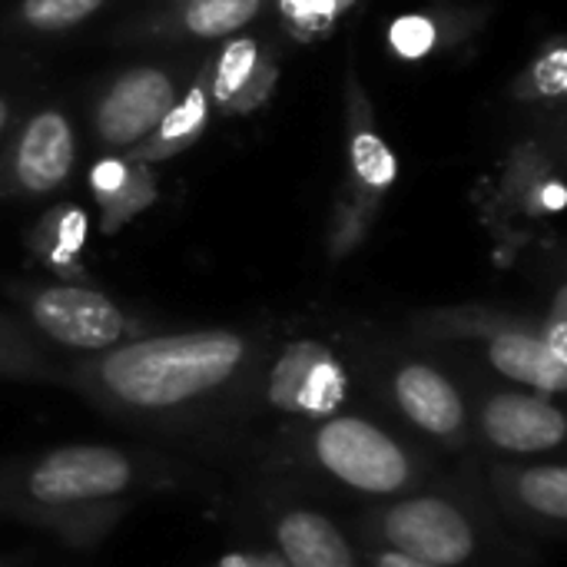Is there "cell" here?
<instances>
[{
	"label": "cell",
	"mask_w": 567,
	"mask_h": 567,
	"mask_svg": "<svg viewBox=\"0 0 567 567\" xmlns=\"http://www.w3.org/2000/svg\"><path fill=\"white\" fill-rule=\"evenodd\" d=\"M249 342L226 329L153 336L110 349L96 369V389L116 405L163 412L223 389L246 362Z\"/></svg>",
	"instance_id": "6da1fadb"
},
{
	"label": "cell",
	"mask_w": 567,
	"mask_h": 567,
	"mask_svg": "<svg viewBox=\"0 0 567 567\" xmlns=\"http://www.w3.org/2000/svg\"><path fill=\"white\" fill-rule=\"evenodd\" d=\"M316 458L332 478L365 495H395L412 478V462L402 445L355 415L329 419L316 432Z\"/></svg>",
	"instance_id": "7a4b0ae2"
},
{
	"label": "cell",
	"mask_w": 567,
	"mask_h": 567,
	"mask_svg": "<svg viewBox=\"0 0 567 567\" xmlns=\"http://www.w3.org/2000/svg\"><path fill=\"white\" fill-rule=\"evenodd\" d=\"M133 482V462L106 445H66L43 455L27 475V495L43 508H73L116 498Z\"/></svg>",
	"instance_id": "3957f363"
},
{
	"label": "cell",
	"mask_w": 567,
	"mask_h": 567,
	"mask_svg": "<svg viewBox=\"0 0 567 567\" xmlns=\"http://www.w3.org/2000/svg\"><path fill=\"white\" fill-rule=\"evenodd\" d=\"M382 538L392 551L435 567L465 565L475 551L468 515L445 498H409L382 515Z\"/></svg>",
	"instance_id": "277c9868"
},
{
	"label": "cell",
	"mask_w": 567,
	"mask_h": 567,
	"mask_svg": "<svg viewBox=\"0 0 567 567\" xmlns=\"http://www.w3.org/2000/svg\"><path fill=\"white\" fill-rule=\"evenodd\" d=\"M30 319L43 336L76 352H110L130 332L126 316L113 299L80 286L40 289L30 299Z\"/></svg>",
	"instance_id": "5b68a950"
},
{
	"label": "cell",
	"mask_w": 567,
	"mask_h": 567,
	"mask_svg": "<svg viewBox=\"0 0 567 567\" xmlns=\"http://www.w3.org/2000/svg\"><path fill=\"white\" fill-rule=\"evenodd\" d=\"M346 392L349 385L339 359L319 342L286 346L269 375V402L282 412L332 415Z\"/></svg>",
	"instance_id": "8992f818"
},
{
	"label": "cell",
	"mask_w": 567,
	"mask_h": 567,
	"mask_svg": "<svg viewBox=\"0 0 567 567\" xmlns=\"http://www.w3.org/2000/svg\"><path fill=\"white\" fill-rule=\"evenodd\" d=\"M482 429L492 445L518 455L551 452L565 442L567 422L558 405L538 395H495L482 409Z\"/></svg>",
	"instance_id": "52a82bcc"
},
{
	"label": "cell",
	"mask_w": 567,
	"mask_h": 567,
	"mask_svg": "<svg viewBox=\"0 0 567 567\" xmlns=\"http://www.w3.org/2000/svg\"><path fill=\"white\" fill-rule=\"evenodd\" d=\"M173 103V83L159 70L126 73L100 103V133L106 143H133L150 133Z\"/></svg>",
	"instance_id": "ba28073f"
},
{
	"label": "cell",
	"mask_w": 567,
	"mask_h": 567,
	"mask_svg": "<svg viewBox=\"0 0 567 567\" xmlns=\"http://www.w3.org/2000/svg\"><path fill=\"white\" fill-rule=\"evenodd\" d=\"M395 399H399V409L405 412V419L429 435L452 439L465 429V399L432 365L412 362V365L399 369Z\"/></svg>",
	"instance_id": "9c48e42d"
},
{
	"label": "cell",
	"mask_w": 567,
	"mask_h": 567,
	"mask_svg": "<svg viewBox=\"0 0 567 567\" xmlns=\"http://www.w3.org/2000/svg\"><path fill=\"white\" fill-rule=\"evenodd\" d=\"M73 163V133L60 113H40L30 120L20 150H17V176L30 193H47L60 186Z\"/></svg>",
	"instance_id": "30bf717a"
},
{
	"label": "cell",
	"mask_w": 567,
	"mask_h": 567,
	"mask_svg": "<svg viewBox=\"0 0 567 567\" xmlns=\"http://www.w3.org/2000/svg\"><path fill=\"white\" fill-rule=\"evenodd\" d=\"M276 542L289 567H355L352 545L319 512H289L276 525Z\"/></svg>",
	"instance_id": "8fae6325"
},
{
	"label": "cell",
	"mask_w": 567,
	"mask_h": 567,
	"mask_svg": "<svg viewBox=\"0 0 567 567\" xmlns=\"http://www.w3.org/2000/svg\"><path fill=\"white\" fill-rule=\"evenodd\" d=\"M488 362L512 382L535 385L545 372V342L542 336L522 332V329H505L488 339Z\"/></svg>",
	"instance_id": "7c38bea8"
},
{
	"label": "cell",
	"mask_w": 567,
	"mask_h": 567,
	"mask_svg": "<svg viewBox=\"0 0 567 567\" xmlns=\"http://www.w3.org/2000/svg\"><path fill=\"white\" fill-rule=\"evenodd\" d=\"M515 492L532 512L551 522L567 518V472L561 465H542V468L522 472L515 482Z\"/></svg>",
	"instance_id": "4fadbf2b"
},
{
	"label": "cell",
	"mask_w": 567,
	"mask_h": 567,
	"mask_svg": "<svg viewBox=\"0 0 567 567\" xmlns=\"http://www.w3.org/2000/svg\"><path fill=\"white\" fill-rule=\"evenodd\" d=\"M259 10V0H193L186 27L199 37H223L243 27Z\"/></svg>",
	"instance_id": "5bb4252c"
},
{
	"label": "cell",
	"mask_w": 567,
	"mask_h": 567,
	"mask_svg": "<svg viewBox=\"0 0 567 567\" xmlns=\"http://www.w3.org/2000/svg\"><path fill=\"white\" fill-rule=\"evenodd\" d=\"M352 166H355L359 179L372 189H389L399 173L392 150L375 133H359L352 140Z\"/></svg>",
	"instance_id": "9a60e30c"
},
{
	"label": "cell",
	"mask_w": 567,
	"mask_h": 567,
	"mask_svg": "<svg viewBox=\"0 0 567 567\" xmlns=\"http://www.w3.org/2000/svg\"><path fill=\"white\" fill-rule=\"evenodd\" d=\"M545 342V372L538 379V389L548 395L565 392L567 385V319H565V292L558 296V309L551 316L548 332L542 336Z\"/></svg>",
	"instance_id": "2e32d148"
},
{
	"label": "cell",
	"mask_w": 567,
	"mask_h": 567,
	"mask_svg": "<svg viewBox=\"0 0 567 567\" xmlns=\"http://www.w3.org/2000/svg\"><path fill=\"white\" fill-rule=\"evenodd\" d=\"M256 70V43L252 40H236L226 47L223 60H219V70H216V96L219 100H233L239 96V90L249 83Z\"/></svg>",
	"instance_id": "e0dca14e"
},
{
	"label": "cell",
	"mask_w": 567,
	"mask_h": 567,
	"mask_svg": "<svg viewBox=\"0 0 567 567\" xmlns=\"http://www.w3.org/2000/svg\"><path fill=\"white\" fill-rule=\"evenodd\" d=\"M103 0H27L23 17L37 27H70L90 17Z\"/></svg>",
	"instance_id": "ac0fdd59"
},
{
	"label": "cell",
	"mask_w": 567,
	"mask_h": 567,
	"mask_svg": "<svg viewBox=\"0 0 567 567\" xmlns=\"http://www.w3.org/2000/svg\"><path fill=\"white\" fill-rule=\"evenodd\" d=\"M392 47L402 53V56H425L435 43V23L429 17H399L392 23Z\"/></svg>",
	"instance_id": "d6986e66"
},
{
	"label": "cell",
	"mask_w": 567,
	"mask_h": 567,
	"mask_svg": "<svg viewBox=\"0 0 567 567\" xmlns=\"http://www.w3.org/2000/svg\"><path fill=\"white\" fill-rule=\"evenodd\" d=\"M203 116H206V96L199 93V90H193L189 96H186V103H179L176 110H169L163 120H159V133H163V140L169 143V140H189L196 130H199V123H203Z\"/></svg>",
	"instance_id": "ffe728a7"
},
{
	"label": "cell",
	"mask_w": 567,
	"mask_h": 567,
	"mask_svg": "<svg viewBox=\"0 0 567 567\" xmlns=\"http://www.w3.org/2000/svg\"><path fill=\"white\" fill-rule=\"evenodd\" d=\"M535 83L545 96H561L567 86V50L558 47L548 56H542V63L535 66Z\"/></svg>",
	"instance_id": "44dd1931"
},
{
	"label": "cell",
	"mask_w": 567,
	"mask_h": 567,
	"mask_svg": "<svg viewBox=\"0 0 567 567\" xmlns=\"http://www.w3.org/2000/svg\"><path fill=\"white\" fill-rule=\"evenodd\" d=\"M33 365V352L27 349V342H10V336L0 326V369L3 372H23Z\"/></svg>",
	"instance_id": "7402d4cb"
},
{
	"label": "cell",
	"mask_w": 567,
	"mask_h": 567,
	"mask_svg": "<svg viewBox=\"0 0 567 567\" xmlns=\"http://www.w3.org/2000/svg\"><path fill=\"white\" fill-rule=\"evenodd\" d=\"M93 186L103 193V196H113L126 186V166L116 163V159H103L96 169H93Z\"/></svg>",
	"instance_id": "603a6c76"
},
{
	"label": "cell",
	"mask_w": 567,
	"mask_h": 567,
	"mask_svg": "<svg viewBox=\"0 0 567 567\" xmlns=\"http://www.w3.org/2000/svg\"><path fill=\"white\" fill-rule=\"evenodd\" d=\"M60 243H63L66 252L80 249V243H83V216L80 213H66V223L60 229Z\"/></svg>",
	"instance_id": "cb8c5ba5"
},
{
	"label": "cell",
	"mask_w": 567,
	"mask_h": 567,
	"mask_svg": "<svg viewBox=\"0 0 567 567\" xmlns=\"http://www.w3.org/2000/svg\"><path fill=\"white\" fill-rule=\"evenodd\" d=\"M375 567H435V565H425V561H419V558H409V555H402V551H382L379 558H375Z\"/></svg>",
	"instance_id": "d4e9b609"
},
{
	"label": "cell",
	"mask_w": 567,
	"mask_h": 567,
	"mask_svg": "<svg viewBox=\"0 0 567 567\" xmlns=\"http://www.w3.org/2000/svg\"><path fill=\"white\" fill-rule=\"evenodd\" d=\"M542 199H545V206H548L551 213H558V209L565 206V189H561V183H551V186L542 193Z\"/></svg>",
	"instance_id": "484cf974"
},
{
	"label": "cell",
	"mask_w": 567,
	"mask_h": 567,
	"mask_svg": "<svg viewBox=\"0 0 567 567\" xmlns=\"http://www.w3.org/2000/svg\"><path fill=\"white\" fill-rule=\"evenodd\" d=\"M3 123H7V106L0 103V130H3Z\"/></svg>",
	"instance_id": "4316f807"
},
{
	"label": "cell",
	"mask_w": 567,
	"mask_h": 567,
	"mask_svg": "<svg viewBox=\"0 0 567 567\" xmlns=\"http://www.w3.org/2000/svg\"><path fill=\"white\" fill-rule=\"evenodd\" d=\"M229 567H239V561H229Z\"/></svg>",
	"instance_id": "83f0119b"
}]
</instances>
